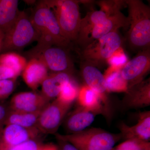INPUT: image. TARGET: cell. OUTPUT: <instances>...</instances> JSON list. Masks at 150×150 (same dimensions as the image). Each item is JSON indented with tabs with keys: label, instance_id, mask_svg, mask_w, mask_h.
Returning a JSON list of instances; mask_svg holds the SVG:
<instances>
[{
	"label": "cell",
	"instance_id": "4316f807",
	"mask_svg": "<svg viewBox=\"0 0 150 150\" xmlns=\"http://www.w3.org/2000/svg\"><path fill=\"white\" fill-rule=\"evenodd\" d=\"M16 86V79L0 80V102H4L13 93Z\"/></svg>",
	"mask_w": 150,
	"mask_h": 150
},
{
	"label": "cell",
	"instance_id": "9a60e30c",
	"mask_svg": "<svg viewBox=\"0 0 150 150\" xmlns=\"http://www.w3.org/2000/svg\"><path fill=\"white\" fill-rule=\"evenodd\" d=\"M97 115L96 112L79 106L67 114L63 122L64 127L68 134L81 132L93 123Z\"/></svg>",
	"mask_w": 150,
	"mask_h": 150
},
{
	"label": "cell",
	"instance_id": "e0dca14e",
	"mask_svg": "<svg viewBox=\"0 0 150 150\" xmlns=\"http://www.w3.org/2000/svg\"><path fill=\"white\" fill-rule=\"evenodd\" d=\"M48 70L42 61L31 58L22 72L25 83L33 91H35L48 76Z\"/></svg>",
	"mask_w": 150,
	"mask_h": 150
},
{
	"label": "cell",
	"instance_id": "6da1fadb",
	"mask_svg": "<svg viewBox=\"0 0 150 150\" xmlns=\"http://www.w3.org/2000/svg\"><path fill=\"white\" fill-rule=\"evenodd\" d=\"M126 1L130 27L127 35L128 46L135 52L150 49V7L140 0Z\"/></svg>",
	"mask_w": 150,
	"mask_h": 150
},
{
	"label": "cell",
	"instance_id": "4fadbf2b",
	"mask_svg": "<svg viewBox=\"0 0 150 150\" xmlns=\"http://www.w3.org/2000/svg\"><path fill=\"white\" fill-rule=\"evenodd\" d=\"M122 105L128 110L150 106L149 78L128 88L122 99Z\"/></svg>",
	"mask_w": 150,
	"mask_h": 150
},
{
	"label": "cell",
	"instance_id": "d6986e66",
	"mask_svg": "<svg viewBox=\"0 0 150 150\" xmlns=\"http://www.w3.org/2000/svg\"><path fill=\"white\" fill-rule=\"evenodd\" d=\"M18 1L0 0V38L9 31L18 18L21 11L19 10Z\"/></svg>",
	"mask_w": 150,
	"mask_h": 150
},
{
	"label": "cell",
	"instance_id": "4dcf8cb0",
	"mask_svg": "<svg viewBox=\"0 0 150 150\" xmlns=\"http://www.w3.org/2000/svg\"><path fill=\"white\" fill-rule=\"evenodd\" d=\"M17 75L8 67L0 64V80L17 79Z\"/></svg>",
	"mask_w": 150,
	"mask_h": 150
},
{
	"label": "cell",
	"instance_id": "603a6c76",
	"mask_svg": "<svg viewBox=\"0 0 150 150\" xmlns=\"http://www.w3.org/2000/svg\"><path fill=\"white\" fill-rule=\"evenodd\" d=\"M40 112H29L11 110L5 125L15 124L25 128H37L38 120Z\"/></svg>",
	"mask_w": 150,
	"mask_h": 150
},
{
	"label": "cell",
	"instance_id": "52a82bcc",
	"mask_svg": "<svg viewBox=\"0 0 150 150\" xmlns=\"http://www.w3.org/2000/svg\"><path fill=\"white\" fill-rule=\"evenodd\" d=\"M66 48L54 45L40 44L28 52L31 58H36L45 64L51 73L66 72L73 74L74 67Z\"/></svg>",
	"mask_w": 150,
	"mask_h": 150
},
{
	"label": "cell",
	"instance_id": "30bf717a",
	"mask_svg": "<svg viewBox=\"0 0 150 150\" xmlns=\"http://www.w3.org/2000/svg\"><path fill=\"white\" fill-rule=\"evenodd\" d=\"M150 70V49L140 51L127 62L121 69L122 77L128 84V89L144 80Z\"/></svg>",
	"mask_w": 150,
	"mask_h": 150
},
{
	"label": "cell",
	"instance_id": "2e32d148",
	"mask_svg": "<svg viewBox=\"0 0 150 150\" xmlns=\"http://www.w3.org/2000/svg\"><path fill=\"white\" fill-rule=\"evenodd\" d=\"M129 26L128 18L122 13L121 11L118 12L110 16L104 21L94 28L89 35L86 46L108 33L118 31V29L121 28H127Z\"/></svg>",
	"mask_w": 150,
	"mask_h": 150
},
{
	"label": "cell",
	"instance_id": "836d02e7",
	"mask_svg": "<svg viewBox=\"0 0 150 150\" xmlns=\"http://www.w3.org/2000/svg\"><path fill=\"white\" fill-rule=\"evenodd\" d=\"M140 150H150V147H149L144 148V149H141Z\"/></svg>",
	"mask_w": 150,
	"mask_h": 150
},
{
	"label": "cell",
	"instance_id": "5bb4252c",
	"mask_svg": "<svg viewBox=\"0 0 150 150\" xmlns=\"http://www.w3.org/2000/svg\"><path fill=\"white\" fill-rule=\"evenodd\" d=\"M119 129L122 139L125 140L135 139L150 142V111H143L138 114V121L135 125L129 126L122 122Z\"/></svg>",
	"mask_w": 150,
	"mask_h": 150
},
{
	"label": "cell",
	"instance_id": "83f0119b",
	"mask_svg": "<svg viewBox=\"0 0 150 150\" xmlns=\"http://www.w3.org/2000/svg\"><path fill=\"white\" fill-rule=\"evenodd\" d=\"M42 143L39 140H30L14 146H8L0 143V150H38Z\"/></svg>",
	"mask_w": 150,
	"mask_h": 150
},
{
	"label": "cell",
	"instance_id": "277c9868",
	"mask_svg": "<svg viewBox=\"0 0 150 150\" xmlns=\"http://www.w3.org/2000/svg\"><path fill=\"white\" fill-rule=\"evenodd\" d=\"M52 9L65 38L76 42L81 21L79 1L74 0L44 1Z\"/></svg>",
	"mask_w": 150,
	"mask_h": 150
},
{
	"label": "cell",
	"instance_id": "e575fe53",
	"mask_svg": "<svg viewBox=\"0 0 150 150\" xmlns=\"http://www.w3.org/2000/svg\"><path fill=\"white\" fill-rule=\"evenodd\" d=\"M1 39L0 38V46H1Z\"/></svg>",
	"mask_w": 150,
	"mask_h": 150
},
{
	"label": "cell",
	"instance_id": "8992f818",
	"mask_svg": "<svg viewBox=\"0 0 150 150\" xmlns=\"http://www.w3.org/2000/svg\"><path fill=\"white\" fill-rule=\"evenodd\" d=\"M122 38L118 31L110 33L82 48L81 59L82 62L96 67H100L122 47Z\"/></svg>",
	"mask_w": 150,
	"mask_h": 150
},
{
	"label": "cell",
	"instance_id": "44dd1931",
	"mask_svg": "<svg viewBox=\"0 0 150 150\" xmlns=\"http://www.w3.org/2000/svg\"><path fill=\"white\" fill-rule=\"evenodd\" d=\"M77 100L79 106L104 116V108L100 98L88 86L85 84L80 88Z\"/></svg>",
	"mask_w": 150,
	"mask_h": 150
},
{
	"label": "cell",
	"instance_id": "8fae6325",
	"mask_svg": "<svg viewBox=\"0 0 150 150\" xmlns=\"http://www.w3.org/2000/svg\"><path fill=\"white\" fill-rule=\"evenodd\" d=\"M51 102L41 93L23 92L15 95L8 103L11 110L22 112H39Z\"/></svg>",
	"mask_w": 150,
	"mask_h": 150
},
{
	"label": "cell",
	"instance_id": "7a4b0ae2",
	"mask_svg": "<svg viewBox=\"0 0 150 150\" xmlns=\"http://www.w3.org/2000/svg\"><path fill=\"white\" fill-rule=\"evenodd\" d=\"M30 18L39 34L38 43L65 48L69 46L71 43L63 35L54 13L44 1L35 6Z\"/></svg>",
	"mask_w": 150,
	"mask_h": 150
},
{
	"label": "cell",
	"instance_id": "ba28073f",
	"mask_svg": "<svg viewBox=\"0 0 150 150\" xmlns=\"http://www.w3.org/2000/svg\"><path fill=\"white\" fill-rule=\"evenodd\" d=\"M72 105L64 103L57 98L48 103L40 112L37 129L42 134L55 135Z\"/></svg>",
	"mask_w": 150,
	"mask_h": 150
},
{
	"label": "cell",
	"instance_id": "d6a6232c",
	"mask_svg": "<svg viewBox=\"0 0 150 150\" xmlns=\"http://www.w3.org/2000/svg\"><path fill=\"white\" fill-rule=\"evenodd\" d=\"M38 150H59L58 145L53 143L43 144L41 145Z\"/></svg>",
	"mask_w": 150,
	"mask_h": 150
},
{
	"label": "cell",
	"instance_id": "7c38bea8",
	"mask_svg": "<svg viewBox=\"0 0 150 150\" xmlns=\"http://www.w3.org/2000/svg\"><path fill=\"white\" fill-rule=\"evenodd\" d=\"M41 134L37 128L8 124L0 131V143L10 146H16L30 140L38 139Z\"/></svg>",
	"mask_w": 150,
	"mask_h": 150
},
{
	"label": "cell",
	"instance_id": "3957f363",
	"mask_svg": "<svg viewBox=\"0 0 150 150\" xmlns=\"http://www.w3.org/2000/svg\"><path fill=\"white\" fill-rule=\"evenodd\" d=\"M55 136L69 142L79 150H111L122 139L120 133H110L98 128L87 129L73 134L56 133Z\"/></svg>",
	"mask_w": 150,
	"mask_h": 150
},
{
	"label": "cell",
	"instance_id": "cb8c5ba5",
	"mask_svg": "<svg viewBox=\"0 0 150 150\" xmlns=\"http://www.w3.org/2000/svg\"><path fill=\"white\" fill-rule=\"evenodd\" d=\"M23 56L13 52L0 54V64L8 67L18 76L22 73L27 64Z\"/></svg>",
	"mask_w": 150,
	"mask_h": 150
},
{
	"label": "cell",
	"instance_id": "ffe728a7",
	"mask_svg": "<svg viewBox=\"0 0 150 150\" xmlns=\"http://www.w3.org/2000/svg\"><path fill=\"white\" fill-rule=\"evenodd\" d=\"M72 75L66 72L50 73L41 85V93L50 101L56 99L65 84L72 79Z\"/></svg>",
	"mask_w": 150,
	"mask_h": 150
},
{
	"label": "cell",
	"instance_id": "9c48e42d",
	"mask_svg": "<svg viewBox=\"0 0 150 150\" xmlns=\"http://www.w3.org/2000/svg\"><path fill=\"white\" fill-rule=\"evenodd\" d=\"M81 71L85 85L96 92L100 98L104 108V117L109 122L112 118V103L104 76L96 67L85 62H82Z\"/></svg>",
	"mask_w": 150,
	"mask_h": 150
},
{
	"label": "cell",
	"instance_id": "f1b7e54d",
	"mask_svg": "<svg viewBox=\"0 0 150 150\" xmlns=\"http://www.w3.org/2000/svg\"><path fill=\"white\" fill-rule=\"evenodd\" d=\"M107 62L111 67L121 69L128 62L127 56L122 47L116 50Z\"/></svg>",
	"mask_w": 150,
	"mask_h": 150
},
{
	"label": "cell",
	"instance_id": "ac0fdd59",
	"mask_svg": "<svg viewBox=\"0 0 150 150\" xmlns=\"http://www.w3.org/2000/svg\"><path fill=\"white\" fill-rule=\"evenodd\" d=\"M111 15H112L101 9L88 13L86 16L81 19L77 38L76 41L78 45L82 48L85 47L94 28Z\"/></svg>",
	"mask_w": 150,
	"mask_h": 150
},
{
	"label": "cell",
	"instance_id": "f546056e",
	"mask_svg": "<svg viewBox=\"0 0 150 150\" xmlns=\"http://www.w3.org/2000/svg\"><path fill=\"white\" fill-rule=\"evenodd\" d=\"M11 110L8 103L0 102V131L5 126L7 118Z\"/></svg>",
	"mask_w": 150,
	"mask_h": 150
},
{
	"label": "cell",
	"instance_id": "7402d4cb",
	"mask_svg": "<svg viewBox=\"0 0 150 150\" xmlns=\"http://www.w3.org/2000/svg\"><path fill=\"white\" fill-rule=\"evenodd\" d=\"M103 76L109 93H125L127 91L128 84L122 77L120 69L110 66Z\"/></svg>",
	"mask_w": 150,
	"mask_h": 150
},
{
	"label": "cell",
	"instance_id": "1f68e13d",
	"mask_svg": "<svg viewBox=\"0 0 150 150\" xmlns=\"http://www.w3.org/2000/svg\"><path fill=\"white\" fill-rule=\"evenodd\" d=\"M56 139L59 150H79L69 142L58 138H56Z\"/></svg>",
	"mask_w": 150,
	"mask_h": 150
},
{
	"label": "cell",
	"instance_id": "5b68a950",
	"mask_svg": "<svg viewBox=\"0 0 150 150\" xmlns=\"http://www.w3.org/2000/svg\"><path fill=\"white\" fill-rule=\"evenodd\" d=\"M39 38L30 16L21 11L15 23L1 41L0 53L20 51Z\"/></svg>",
	"mask_w": 150,
	"mask_h": 150
},
{
	"label": "cell",
	"instance_id": "d4e9b609",
	"mask_svg": "<svg viewBox=\"0 0 150 150\" xmlns=\"http://www.w3.org/2000/svg\"><path fill=\"white\" fill-rule=\"evenodd\" d=\"M79 89L77 84L72 79L65 84L56 98L64 103L72 105L77 98Z\"/></svg>",
	"mask_w": 150,
	"mask_h": 150
},
{
	"label": "cell",
	"instance_id": "484cf974",
	"mask_svg": "<svg viewBox=\"0 0 150 150\" xmlns=\"http://www.w3.org/2000/svg\"><path fill=\"white\" fill-rule=\"evenodd\" d=\"M149 147H150V142L130 139L125 140L111 150H140Z\"/></svg>",
	"mask_w": 150,
	"mask_h": 150
}]
</instances>
